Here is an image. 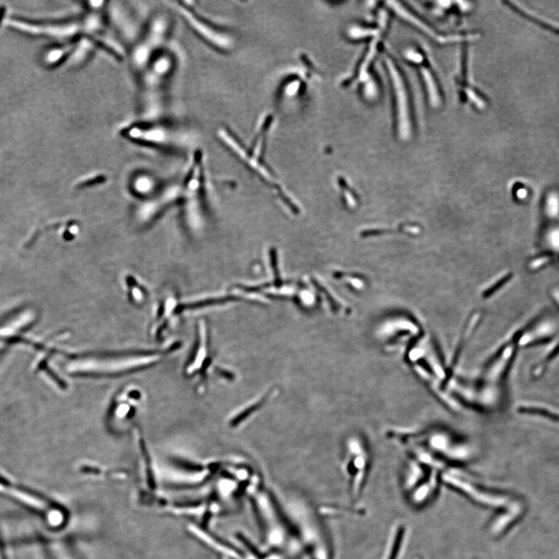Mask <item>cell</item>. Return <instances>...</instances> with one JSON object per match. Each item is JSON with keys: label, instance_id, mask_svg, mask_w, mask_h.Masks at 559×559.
Masks as SVG:
<instances>
[{"label": "cell", "instance_id": "6da1fadb", "mask_svg": "<svg viewBox=\"0 0 559 559\" xmlns=\"http://www.w3.org/2000/svg\"><path fill=\"white\" fill-rule=\"evenodd\" d=\"M176 65L174 55L165 49L140 74L139 109L143 121H157L161 117L166 86Z\"/></svg>", "mask_w": 559, "mask_h": 559}, {"label": "cell", "instance_id": "7a4b0ae2", "mask_svg": "<svg viewBox=\"0 0 559 559\" xmlns=\"http://www.w3.org/2000/svg\"><path fill=\"white\" fill-rule=\"evenodd\" d=\"M172 29V20L169 13L157 12L151 16L142 34L131 48V66L135 73L139 75L148 64L166 49L165 45Z\"/></svg>", "mask_w": 559, "mask_h": 559}, {"label": "cell", "instance_id": "3957f363", "mask_svg": "<svg viewBox=\"0 0 559 559\" xmlns=\"http://www.w3.org/2000/svg\"><path fill=\"white\" fill-rule=\"evenodd\" d=\"M120 135L136 144L165 149L181 147L182 138L177 129L158 120L129 124L120 130Z\"/></svg>", "mask_w": 559, "mask_h": 559}, {"label": "cell", "instance_id": "277c9868", "mask_svg": "<svg viewBox=\"0 0 559 559\" xmlns=\"http://www.w3.org/2000/svg\"><path fill=\"white\" fill-rule=\"evenodd\" d=\"M386 64L393 85L396 101L398 132L401 138L406 139L411 135L412 132L411 108L406 83L401 74V70L392 59H387Z\"/></svg>", "mask_w": 559, "mask_h": 559}, {"label": "cell", "instance_id": "5b68a950", "mask_svg": "<svg viewBox=\"0 0 559 559\" xmlns=\"http://www.w3.org/2000/svg\"><path fill=\"white\" fill-rule=\"evenodd\" d=\"M503 4L507 6V7H509L510 9H511L513 11L515 12L519 16L525 19V20L535 23L537 26L542 28V29L545 30V31H548L549 32L555 34V35H559V28H556V27L553 26V25L550 24V23H547V22L543 21V20H540V19L537 18L535 16L528 14V13H526L525 11H523V10L519 8L517 6L514 5L513 3L504 1Z\"/></svg>", "mask_w": 559, "mask_h": 559}, {"label": "cell", "instance_id": "8992f818", "mask_svg": "<svg viewBox=\"0 0 559 559\" xmlns=\"http://www.w3.org/2000/svg\"><path fill=\"white\" fill-rule=\"evenodd\" d=\"M135 413V409L134 408L133 405L124 401H117L114 404V406L113 407L112 413H111L112 420L115 422H120V420L122 421L124 420L125 422L126 420H130L133 417Z\"/></svg>", "mask_w": 559, "mask_h": 559}, {"label": "cell", "instance_id": "52a82bcc", "mask_svg": "<svg viewBox=\"0 0 559 559\" xmlns=\"http://www.w3.org/2000/svg\"><path fill=\"white\" fill-rule=\"evenodd\" d=\"M127 281L129 297L135 303H142L145 300V295H146L145 287L142 286V285H141L132 276L128 277Z\"/></svg>", "mask_w": 559, "mask_h": 559}, {"label": "cell", "instance_id": "ba28073f", "mask_svg": "<svg viewBox=\"0 0 559 559\" xmlns=\"http://www.w3.org/2000/svg\"><path fill=\"white\" fill-rule=\"evenodd\" d=\"M403 530V527H398L397 529L396 532L394 533L393 539H392V542L391 541L390 548H389V552L386 554V559H396L397 556L399 554L400 549H401V545L402 543V538L405 537V532H401Z\"/></svg>", "mask_w": 559, "mask_h": 559}, {"label": "cell", "instance_id": "9c48e42d", "mask_svg": "<svg viewBox=\"0 0 559 559\" xmlns=\"http://www.w3.org/2000/svg\"><path fill=\"white\" fill-rule=\"evenodd\" d=\"M154 181L147 174H140L133 181V188L137 193H145L153 188Z\"/></svg>", "mask_w": 559, "mask_h": 559}, {"label": "cell", "instance_id": "30bf717a", "mask_svg": "<svg viewBox=\"0 0 559 559\" xmlns=\"http://www.w3.org/2000/svg\"><path fill=\"white\" fill-rule=\"evenodd\" d=\"M519 413L523 414L538 415L551 419L553 421L559 422V415L552 412L548 411L545 409L538 408V407L521 406L518 409Z\"/></svg>", "mask_w": 559, "mask_h": 559}, {"label": "cell", "instance_id": "8fae6325", "mask_svg": "<svg viewBox=\"0 0 559 559\" xmlns=\"http://www.w3.org/2000/svg\"><path fill=\"white\" fill-rule=\"evenodd\" d=\"M551 340V337H545V338L538 339V340H535V341H532L531 343L527 344V347H533V346L546 344V343H549Z\"/></svg>", "mask_w": 559, "mask_h": 559}, {"label": "cell", "instance_id": "7c38bea8", "mask_svg": "<svg viewBox=\"0 0 559 559\" xmlns=\"http://www.w3.org/2000/svg\"><path fill=\"white\" fill-rule=\"evenodd\" d=\"M558 353L559 344L557 345V346H556L555 348H554V350H552V351H551V353H549V355H548V356L546 358H545V361H544L543 363L544 367H545V366H546V364H548V363H549L550 361H551V360L554 359V358H555L556 356H557V354H558Z\"/></svg>", "mask_w": 559, "mask_h": 559}, {"label": "cell", "instance_id": "4fadbf2b", "mask_svg": "<svg viewBox=\"0 0 559 559\" xmlns=\"http://www.w3.org/2000/svg\"><path fill=\"white\" fill-rule=\"evenodd\" d=\"M7 343H4V342L1 341V340H0V353H1V352H2L3 350H4V349H5L6 347H7Z\"/></svg>", "mask_w": 559, "mask_h": 559}, {"label": "cell", "instance_id": "5bb4252c", "mask_svg": "<svg viewBox=\"0 0 559 559\" xmlns=\"http://www.w3.org/2000/svg\"><path fill=\"white\" fill-rule=\"evenodd\" d=\"M4 11H5V8H4V7L0 8V22L2 20L3 16H4Z\"/></svg>", "mask_w": 559, "mask_h": 559}]
</instances>
